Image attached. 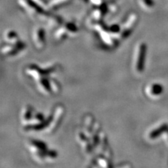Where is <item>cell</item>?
Wrapping results in <instances>:
<instances>
[{"instance_id":"5b68a950","label":"cell","mask_w":168,"mask_h":168,"mask_svg":"<svg viewBox=\"0 0 168 168\" xmlns=\"http://www.w3.org/2000/svg\"><path fill=\"white\" fill-rule=\"evenodd\" d=\"M39 86L40 88L42 89V90L44 91V93H50L51 86H50V83H49V82H48V81L47 79L44 78V79L39 81Z\"/></svg>"},{"instance_id":"6da1fadb","label":"cell","mask_w":168,"mask_h":168,"mask_svg":"<svg viewBox=\"0 0 168 168\" xmlns=\"http://www.w3.org/2000/svg\"><path fill=\"white\" fill-rule=\"evenodd\" d=\"M146 53V46L144 44H142L139 46L138 57H137V64H136V69L138 72H142V71L143 70Z\"/></svg>"},{"instance_id":"52a82bcc","label":"cell","mask_w":168,"mask_h":168,"mask_svg":"<svg viewBox=\"0 0 168 168\" xmlns=\"http://www.w3.org/2000/svg\"><path fill=\"white\" fill-rule=\"evenodd\" d=\"M32 116V110L30 106H27L24 109L23 114H22V118H23L24 121H27L30 119Z\"/></svg>"},{"instance_id":"3957f363","label":"cell","mask_w":168,"mask_h":168,"mask_svg":"<svg viewBox=\"0 0 168 168\" xmlns=\"http://www.w3.org/2000/svg\"><path fill=\"white\" fill-rule=\"evenodd\" d=\"M35 44L39 48L42 47L44 44V34L42 30H39L35 33L34 37Z\"/></svg>"},{"instance_id":"277c9868","label":"cell","mask_w":168,"mask_h":168,"mask_svg":"<svg viewBox=\"0 0 168 168\" xmlns=\"http://www.w3.org/2000/svg\"><path fill=\"white\" fill-rule=\"evenodd\" d=\"M167 130V125H162L156 130H155L153 131L152 132H151V134H150V137H151V139H155L156 138V137H158L160 134L162 133V132H164L165 130Z\"/></svg>"},{"instance_id":"ba28073f","label":"cell","mask_w":168,"mask_h":168,"mask_svg":"<svg viewBox=\"0 0 168 168\" xmlns=\"http://www.w3.org/2000/svg\"><path fill=\"white\" fill-rule=\"evenodd\" d=\"M17 36L16 33L14 32H9L6 34V39L9 41V42H12L14 43L18 42V39H16Z\"/></svg>"},{"instance_id":"7a4b0ae2","label":"cell","mask_w":168,"mask_h":168,"mask_svg":"<svg viewBox=\"0 0 168 168\" xmlns=\"http://www.w3.org/2000/svg\"><path fill=\"white\" fill-rule=\"evenodd\" d=\"M63 109L61 107H58L57 109V110L55 111V116L53 117V120H52V123L50 126L49 127V130L51 132L53 130H55V127L58 126V125L59 124V123L61 121V117H62V114H63Z\"/></svg>"},{"instance_id":"8992f818","label":"cell","mask_w":168,"mask_h":168,"mask_svg":"<svg viewBox=\"0 0 168 168\" xmlns=\"http://www.w3.org/2000/svg\"><path fill=\"white\" fill-rule=\"evenodd\" d=\"M163 91V87L160 84H154L151 88V93L154 95H158Z\"/></svg>"}]
</instances>
